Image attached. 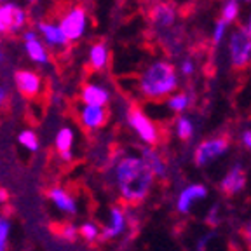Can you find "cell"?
<instances>
[{
	"label": "cell",
	"instance_id": "cell-1",
	"mask_svg": "<svg viewBox=\"0 0 251 251\" xmlns=\"http://www.w3.org/2000/svg\"><path fill=\"white\" fill-rule=\"evenodd\" d=\"M115 187L121 199L127 204H140L149 197L153 175L141 155H122L114 166Z\"/></svg>",
	"mask_w": 251,
	"mask_h": 251
},
{
	"label": "cell",
	"instance_id": "cell-2",
	"mask_svg": "<svg viewBox=\"0 0 251 251\" xmlns=\"http://www.w3.org/2000/svg\"><path fill=\"white\" fill-rule=\"evenodd\" d=\"M136 89L141 98L161 101L178 89L176 67L168 59H155L149 63L138 75Z\"/></svg>",
	"mask_w": 251,
	"mask_h": 251
},
{
	"label": "cell",
	"instance_id": "cell-3",
	"mask_svg": "<svg viewBox=\"0 0 251 251\" xmlns=\"http://www.w3.org/2000/svg\"><path fill=\"white\" fill-rule=\"evenodd\" d=\"M58 26L61 28L63 35L70 46L78 44L87 35L89 30V11L82 4H68L58 12L54 18Z\"/></svg>",
	"mask_w": 251,
	"mask_h": 251
},
{
	"label": "cell",
	"instance_id": "cell-4",
	"mask_svg": "<svg viewBox=\"0 0 251 251\" xmlns=\"http://www.w3.org/2000/svg\"><path fill=\"white\" fill-rule=\"evenodd\" d=\"M30 25V11L21 2L9 0L0 4V37H18Z\"/></svg>",
	"mask_w": 251,
	"mask_h": 251
},
{
	"label": "cell",
	"instance_id": "cell-5",
	"mask_svg": "<svg viewBox=\"0 0 251 251\" xmlns=\"http://www.w3.org/2000/svg\"><path fill=\"white\" fill-rule=\"evenodd\" d=\"M126 122L129 126L138 140L143 141L147 147H157L161 141V133L157 129L155 122L143 112L138 105H129L126 110Z\"/></svg>",
	"mask_w": 251,
	"mask_h": 251
},
{
	"label": "cell",
	"instance_id": "cell-6",
	"mask_svg": "<svg viewBox=\"0 0 251 251\" xmlns=\"http://www.w3.org/2000/svg\"><path fill=\"white\" fill-rule=\"evenodd\" d=\"M31 26L37 31V35L40 37V40L46 44L47 49L51 51V54L52 52L54 54H63V52H67L72 47L68 44V40L65 39L61 28L58 26L54 18H46V16L37 18V20L31 21Z\"/></svg>",
	"mask_w": 251,
	"mask_h": 251
},
{
	"label": "cell",
	"instance_id": "cell-7",
	"mask_svg": "<svg viewBox=\"0 0 251 251\" xmlns=\"http://www.w3.org/2000/svg\"><path fill=\"white\" fill-rule=\"evenodd\" d=\"M12 84L16 91L26 100H37L44 94L46 80L33 68H16L12 72Z\"/></svg>",
	"mask_w": 251,
	"mask_h": 251
},
{
	"label": "cell",
	"instance_id": "cell-8",
	"mask_svg": "<svg viewBox=\"0 0 251 251\" xmlns=\"http://www.w3.org/2000/svg\"><path fill=\"white\" fill-rule=\"evenodd\" d=\"M21 47H23L25 56L28 58V61H31L35 67H49L52 61L51 51L46 47V44L40 40V37L37 35V31L33 30V26H28L26 30L21 31L20 35Z\"/></svg>",
	"mask_w": 251,
	"mask_h": 251
},
{
	"label": "cell",
	"instance_id": "cell-9",
	"mask_svg": "<svg viewBox=\"0 0 251 251\" xmlns=\"http://www.w3.org/2000/svg\"><path fill=\"white\" fill-rule=\"evenodd\" d=\"M228 52H230L232 67L241 70L246 68L251 61V37L244 28H235L228 40Z\"/></svg>",
	"mask_w": 251,
	"mask_h": 251
},
{
	"label": "cell",
	"instance_id": "cell-10",
	"mask_svg": "<svg viewBox=\"0 0 251 251\" xmlns=\"http://www.w3.org/2000/svg\"><path fill=\"white\" fill-rule=\"evenodd\" d=\"M228 147H230V138H228L227 134L204 140L196 149L194 161H196V164L199 166V168H204V166H208L211 161H215V159L224 155L228 150Z\"/></svg>",
	"mask_w": 251,
	"mask_h": 251
},
{
	"label": "cell",
	"instance_id": "cell-11",
	"mask_svg": "<svg viewBox=\"0 0 251 251\" xmlns=\"http://www.w3.org/2000/svg\"><path fill=\"white\" fill-rule=\"evenodd\" d=\"M108 108L106 106H93V105H78L77 108V121L80 124L84 131H89V133H94V131L103 129L108 122Z\"/></svg>",
	"mask_w": 251,
	"mask_h": 251
},
{
	"label": "cell",
	"instance_id": "cell-12",
	"mask_svg": "<svg viewBox=\"0 0 251 251\" xmlns=\"http://www.w3.org/2000/svg\"><path fill=\"white\" fill-rule=\"evenodd\" d=\"M176 9L171 2H164V0H153L152 4L147 9V18H149L150 25L155 30H169L173 28L175 21H176Z\"/></svg>",
	"mask_w": 251,
	"mask_h": 251
},
{
	"label": "cell",
	"instance_id": "cell-13",
	"mask_svg": "<svg viewBox=\"0 0 251 251\" xmlns=\"http://www.w3.org/2000/svg\"><path fill=\"white\" fill-rule=\"evenodd\" d=\"M78 101L82 105L108 106L112 101V91L100 80H86L78 89Z\"/></svg>",
	"mask_w": 251,
	"mask_h": 251
},
{
	"label": "cell",
	"instance_id": "cell-14",
	"mask_svg": "<svg viewBox=\"0 0 251 251\" xmlns=\"http://www.w3.org/2000/svg\"><path fill=\"white\" fill-rule=\"evenodd\" d=\"M127 228V213L122 209V206L115 204V206H110L108 209V220L106 224L101 227L100 232V239L101 241H112L121 237L122 234Z\"/></svg>",
	"mask_w": 251,
	"mask_h": 251
},
{
	"label": "cell",
	"instance_id": "cell-15",
	"mask_svg": "<svg viewBox=\"0 0 251 251\" xmlns=\"http://www.w3.org/2000/svg\"><path fill=\"white\" fill-rule=\"evenodd\" d=\"M110 65V47L105 40H96L87 47V68L94 74H103Z\"/></svg>",
	"mask_w": 251,
	"mask_h": 251
},
{
	"label": "cell",
	"instance_id": "cell-16",
	"mask_svg": "<svg viewBox=\"0 0 251 251\" xmlns=\"http://www.w3.org/2000/svg\"><path fill=\"white\" fill-rule=\"evenodd\" d=\"M47 197H49V201L52 202V206H54L59 213H63V215H68V216L77 215V211H78L77 199H75V197L68 192L67 188L59 187V185L51 187L49 190H47Z\"/></svg>",
	"mask_w": 251,
	"mask_h": 251
},
{
	"label": "cell",
	"instance_id": "cell-17",
	"mask_svg": "<svg viewBox=\"0 0 251 251\" xmlns=\"http://www.w3.org/2000/svg\"><path fill=\"white\" fill-rule=\"evenodd\" d=\"M74 145H75V131L70 126H61L54 134V149L59 159L65 162L74 161Z\"/></svg>",
	"mask_w": 251,
	"mask_h": 251
},
{
	"label": "cell",
	"instance_id": "cell-18",
	"mask_svg": "<svg viewBox=\"0 0 251 251\" xmlns=\"http://www.w3.org/2000/svg\"><path fill=\"white\" fill-rule=\"evenodd\" d=\"M246 181H248L246 171H244L241 164H235L224 176V180L220 183V188H222V192L225 196H235V194H239L246 187Z\"/></svg>",
	"mask_w": 251,
	"mask_h": 251
},
{
	"label": "cell",
	"instance_id": "cell-19",
	"mask_svg": "<svg viewBox=\"0 0 251 251\" xmlns=\"http://www.w3.org/2000/svg\"><path fill=\"white\" fill-rule=\"evenodd\" d=\"M206 196H208V188L204 185H190L178 197V211L187 215L190 211V208H192V204L196 201H202Z\"/></svg>",
	"mask_w": 251,
	"mask_h": 251
},
{
	"label": "cell",
	"instance_id": "cell-20",
	"mask_svg": "<svg viewBox=\"0 0 251 251\" xmlns=\"http://www.w3.org/2000/svg\"><path fill=\"white\" fill-rule=\"evenodd\" d=\"M141 159L145 161V164L149 166V169L152 171L153 178H164L168 173V164L162 159V155L155 150V147H145L141 150Z\"/></svg>",
	"mask_w": 251,
	"mask_h": 251
},
{
	"label": "cell",
	"instance_id": "cell-21",
	"mask_svg": "<svg viewBox=\"0 0 251 251\" xmlns=\"http://www.w3.org/2000/svg\"><path fill=\"white\" fill-rule=\"evenodd\" d=\"M18 143H20L25 150H28V152H31V153H37L40 150L39 134L33 129H21L20 134H18Z\"/></svg>",
	"mask_w": 251,
	"mask_h": 251
},
{
	"label": "cell",
	"instance_id": "cell-22",
	"mask_svg": "<svg viewBox=\"0 0 251 251\" xmlns=\"http://www.w3.org/2000/svg\"><path fill=\"white\" fill-rule=\"evenodd\" d=\"M77 230H78V237H82L86 243H96V241H100V232H101V227H100L98 224L91 222V220L84 222L82 225H78Z\"/></svg>",
	"mask_w": 251,
	"mask_h": 251
},
{
	"label": "cell",
	"instance_id": "cell-23",
	"mask_svg": "<svg viewBox=\"0 0 251 251\" xmlns=\"http://www.w3.org/2000/svg\"><path fill=\"white\" fill-rule=\"evenodd\" d=\"M188 103H190V98H188V94L176 93V94H173L171 98H168L166 105H168L169 108L173 110V112H176V114H181V112H185V110H187Z\"/></svg>",
	"mask_w": 251,
	"mask_h": 251
},
{
	"label": "cell",
	"instance_id": "cell-24",
	"mask_svg": "<svg viewBox=\"0 0 251 251\" xmlns=\"http://www.w3.org/2000/svg\"><path fill=\"white\" fill-rule=\"evenodd\" d=\"M12 224L7 216L0 215V251H7L9 239H11Z\"/></svg>",
	"mask_w": 251,
	"mask_h": 251
},
{
	"label": "cell",
	"instance_id": "cell-25",
	"mask_svg": "<svg viewBox=\"0 0 251 251\" xmlns=\"http://www.w3.org/2000/svg\"><path fill=\"white\" fill-rule=\"evenodd\" d=\"M237 16H239V4L235 0H227L224 7H222V18L220 20L224 21V23L230 25L237 20Z\"/></svg>",
	"mask_w": 251,
	"mask_h": 251
},
{
	"label": "cell",
	"instance_id": "cell-26",
	"mask_svg": "<svg viewBox=\"0 0 251 251\" xmlns=\"http://www.w3.org/2000/svg\"><path fill=\"white\" fill-rule=\"evenodd\" d=\"M176 133H178V138L183 141H188L192 138L194 134V126H192V121L188 117H178L176 119Z\"/></svg>",
	"mask_w": 251,
	"mask_h": 251
},
{
	"label": "cell",
	"instance_id": "cell-27",
	"mask_svg": "<svg viewBox=\"0 0 251 251\" xmlns=\"http://www.w3.org/2000/svg\"><path fill=\"white\" fill-rule=\"evenodd\" d=\"M58 235L63 241H67V243H74V241L78 237L77 225L72 224V222H65V224H61V227H59Z\"/></svg>",
	"mask_w": 251,
	"mask_h": 251
},
{
	"label": "cell",
	"instance_id": "cell-28",
	"mask_svg": "<svg viewBox=\"0 0 251 251\" xmlns=\"http://www.w3.org/2000/svg\"><path fill=\"white\" fill-rule=\"evenodd\" d=\"M227 23H224L222 20H218V23H216L215 30H213V44L215 46H218L220 42H222V39H224L225 35V31H227Z\"/></svg>",
	"mask_w": 251,
	"mask_h": 251
},
{
	"label": "cell",
	"instance_id": "cell-29",
	"mask_svg": "<svg viewBox=\"0 0 251 251\" xmlns=\"http://www.w3.org/2000/svg\"><path fill=\"white\" fill-rule=\"evenodd\" d=\"M180 72L183 75H192L194 72H196V65H194V61L190 58H185L183 61L180 63Z\"/></svg>",
	"mask_w": 251,
	"mask_h": 251
},
{
	"label": "cell",
	"instance_id": "cell-30",
	"mask_svg": "<svg viewBox=\"0 0 251 251\" xmlns=\"http://www.w3.org/2000/svg\"><path fill=\"white\" fill-rule=\"evenodd\" d=\"M9 96H11V89H9L7 84H0V108L9 101Z\"/></svg>",
	"mask_w": 251,
	"mask_h": 251
},
{
	"label": "cell",
	"instance_id": "cell-31",
	"mask_svg": "<svg viewBox=\"0 0 251 251\" xmlns=\"http://www.w3.org/2000/svg\"><path fill=\"white\" fill-rule=\"evenodd\" d=\"M241 234H243L244 241H246V244H248V250L251 251V222H250V224H246L243 228H241Z\"/></svg>",
	"mask_w": 251,
	"mask_h": 251
},
{
	"label": "cell",
	"instance_id": "cell-32",
	"mask_svg": "<svg viewBox=\"0 0 251 251\" xmlns=\"http://www.w3.org/2000/svg\"><path fill=\"white\" fill-rule=\"evenodd\" d=\"M216 215H218V208L215 206V208L211 209V213H209V216H208V224L209 225H216V224H218V216H216Z\"/></svg>",
	"mask_w": 251,
	"mask_h": 251
},
{
	"label": "cell",
	"instance_id": "cell-33",
	"mask_svg": "<svg viewBox=\"0 0 251 251\" xmlns=\"http://www.w3.org/2000/svg\"><path fill=\"white\" fill-rule=\"evenodd\" d=\"M243 143L246 149H251V131H244L243 133Z\"/></svg>",
	"mask_w": 251,
	"mask_h": 251
},
{
	"label": "cell",
	"instance_id": "cell-34",
	"mask_svg": "<svg viewBox=\"0 0 251 251\" xmlns=\"http://www.w3.org/2000/svg\"><path fill=\"white\" fill-rule=\"evenodd\" d=\"M7 199H9L7 192H5V190H2V188H0V204L7 202Z\"/></svg>",
	"mask_w": 251,
	"mask_h": 251
},
{
	"label": "cell",
	"instance_id": "cell-35",
	"mask_svg": "<svg viewBox=\"0 0 251 251\" xmlns=\"http://www.w3.org/2000/svg\"><path fill=\"white\" fill-rule=\"evenodd\" d=\"M40 2H42V0H21V4L31 5V7H33V5H39Z\"/></svg>",
	"mask_w": 251,
	"mask_h": 251
},
{
	"label": "cell",
	"instance_id": "cell-36",
	"mask_svg": "<svg viewBox=\"0 0 251 251\" xmlns=\"http://www.w3.org/2000/svg\"><path fill=\"white\" fill-rule=\"evenodd\" d=\"M244 30H246V31H248V35L251 37V16L248 18V23H246V28H244Z\"/></svg>",
	"mask_w": 251,
	"mask_h": 251
},
{
	"label": "cell",
	"instance_id": "cell-37",
	"mask_svg": "<svg viewBox=\"0 0 251 251\" xmlns=\"http://www.w3.org/2000/svg\"><path fill=\"white\" fill-rule=\"evenodd\" d=\"M235 2H237V4H239V2H244V4H248V2H251V0H235Z\"/></svg>",
	"mask_w": 251,
	"mask_h": 251
},
{
	"label": "cell",
	"instance_id": "cell-38",
	"mask_svg": "<svg viewBox=\"0 0 251 251\" xmlns=\"http://www.w3.org/2000/svg\"><path fill=\"white\" fill-rule=\"evenodd\" d=\"M4 2H9V0H0V4H4Z\"/></svg>",
	"mask_w": 251,
	"mask_h": 251
}]
</instances>
